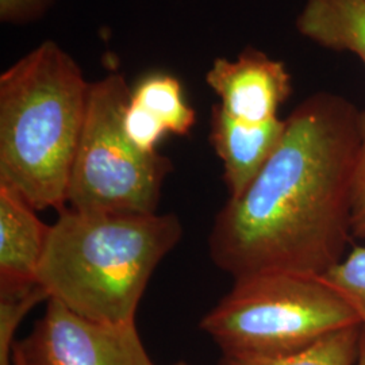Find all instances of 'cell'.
<instances>
[{
	"label": "cell",
	"instance_id": "obj_1",
	"mask_svg": "<svg viewBox=\"0 0 365 365\" xmlns=\"http://www.w3.org/2000/svg\"><path fill=\"white\" fill-rule=\"evenodd\" d=\"M360 111L318 92L286 119V130L256 179L217 214L212 262L235 279L265 271L327 274L345 257Z\"/></svg>",
	"mask_w": 365,
	"mask_h": 365
},
{
	"label": "cell",
	"instance_id": "obj_2",
	"mask_svg": "<svg viewBox=\"0 0 365 365\" xmlns=\"http://www.w3.org/2000/svg\"><path fill=\"white\" fill-rule=\"evenodd\" d=\"M175 214L60 210L51 225L37 284L49 299L106 324H135L157 265L182 240Z\"/></svg>",
	"mask_w": 365,
	"mask_h": 365
},
{
	"label": "cell",
	"instance_id": "obj_3",
	"mask_svg": "<svg viewBox=\"0 0 365 365\" xmlns=\"http://www.w3.org/2000/svg\"><path fill=\"white\" fill-rule=\"evenodd\" d=\"M91 83L54 41L0 76V182L37 210L66 209Z\"/></svg>",
	"mask_w": 365,
	"mask_h": 365
},
{
	"label": "cell",
	"instance_id": "obj_4",
	"mask_svg": "<svg viewBox=\"0 0 365 365\" xmlns=\"http://www.w3.org/2000/svg\"><path fill=\"white\" fill-rule=\"evenodd\" d=\"M353 325L357 314L322 276L265 271L235 279L199 327L225 357L268 360Z\"/></svg>",
	"mask_w": 365,
	"mask_h": 365
},
{
	"label": "cell",
	"instance_id": "obj_5",
	"mask_svg": "<svg viewBox=\"0 0 365 365\" xmlns=\"http://www.w3.org/2000/svg\"><path fill=\"white\" fill-rule=\"evenodd\" d=\"M131 90L120 73L91 83L87 114L68 184L66 205L84 212L155 214L168 157L144 153L123 130Z\"/></svg>",
	"mask_w": 365,
	"mask_h": 365
},
{
	"label": "cell",
	"instance_id": "obj_6",
	"mask_svg": "<svg viewBox=\"0 0 365 365\" xmlns=\"http://www.w3.org/2000/svg\"><path fill=\"white\" fill-rule=\"evenodd\" d=\"M22 365H155L135 324H106L46 302L43 317L26 339L15 342Z\"/></svg>",
	"mask_w": 365,
	"mask_h": 365
},
{
	"label": "cell",
	"instance_id": "obj_7",
	"mask_svg": "<svg viewBox=\"0 0 365 365\" xmlns=\"http://www.w3.org/2000/svg\"><path fill=\"white\" fill-rule=\"evenodd\" d=\"M206 81L230 117L247 123L277 119L279 108L292 93V80L284 63L248 48L235 60L217 58Z\"/></svg>",
	"mask_w": 365,
	"mask_h": 365
},
{
	"label": "cell",
	"instance_id": "obj_8",
	"mask_svg": "<svg viewBox=\"0 0 365 365\" xmlns=\"http://www.w3.org/2000/svg\"><path fill=\"white\" fill-rule=\"evenodd\" d=\"M24 196L0 182V298L25 295L37 286L51 225Z\"/></svg>",
	"mask_w": 365,
	"mask_h": 365
},
{
	"label": "cell",
	"instance_id": "obj_9",
	"mask_svg": "<svg viewBox=\"0 0 365 365\" xmlns=\"http://www.w3.org/2000/svg\"><path fill=\"white\" fill-rule=\"evenodd\" d=\"M196 122L182 83L168 73H152L131 90L123 113V130L131 144L144 153H156L164 134L187 135Z\"/></svg>",
	"mask_w": 365,
	"mask_h": 365
},
{
	"label": "cell",
	"instance_id": "obj_10",
	"mask_svg": "<svg viewBox=\"0 0 365 365\" xmlns=\"http://www.w3.org/2000/svg\"><path fill=\"white\" fill-rule=\"evenodd\" d=\"M286 130V119L247 123L214 105L210 119V143L223 165L229 197L241 195L264 168Z\"/></svg>",
	"mask_w": 365,
	"mask_h": 365
},
{
	"label": "cell",
	"instance_id": "obj_11",
	"mask_svg": "<svg viewBox=\"0 0 365 365\" xmlns=\"http://www.w3.org/2000/svg\"><path fill=\"white\" fill-rule=\"evenodd\" d=\"M297 30L325 49L353 53L365 66V0H306Z\"/></svg>",
	"mask_w": 365,
	"mask_h": 365
},
{
	"label": "cell",
	"instance_id": "obj_12",
	"mask_svg": "<svg viewBox=\"0 0 365 365\" xmlns=\"http://www.w3.org/2000/svg\"><path fill=\"white\" fill-rule=\"evenodd\" d=\"M361 337V325H353L334 331L312 346L286 357L253 360L222 356L220 365H357Z\"/></svg>",
	"mask_w": 365,
	"mask_h": 365
},
{
	"label": "cell",
	"instance_id": "obj_13",
	"mask_svg": "<svg viewBox=\"0 0 365 365\" xmlns=\"http://www.w3.org/2000/svg\"><path fill=\"white\" fill-rule=\"evenodd\" d=\"M322 277L351 304L365 333V247L353 249Z\"/></svg>",
	"mask_w": 365,
	"mask_h": 365
},
{
	"label": "cell",
	"instance_id": "obj_14",
	"mask_svg": "<svg viewBox=\"0 0 365 365\" xmlns=\"http://www.w3.org/2000/svg\"><path fill=\"white\" fill-rule=\"evenodd\" d=\"M48 300V292L38 284L25 295L0 298V365H14V339L18 327L33 307Z\"/></svg>",
	"mask_w": 365,
	"mask_h": 365
},
{
	"label": "cell",
	"instance_id": "obj_15",
	"mask_svg": "<svg viewBox=\"0 0 365 365\" xmlns=\"http://www.w3.org/2000/svg\"><path fill=\"white\" fill-rule=\"evenodd\" d=\"M351 232L352 237L365 238V110L360 111V143L353 170Z\"/></svg>",
	"mask_w": 365,
	"mask_h": 365
},
{
	"label": "cell",
	"instance_id": "obj_16",
	"mask_svg": "<svg viewBox=\"0 0 365 365\" xmlns=\"http://www.w3.org/2000/svg\"><path fill=\"white\" fill-rule=\"evenodd\" d=\"M54 0H0V19L6 24H27L39 19Z\"/></svg>",
	"mask_w": 365,
	"mask_h": 365
},
{
	"label": "cell",
	"instance_id": "obj_17",
	"mask_svg": "<svg viewBox=\"0 0 365 365\" xmlns=\"http://www.w3.org/2000/svg\"><path fill=\"white\" fill-rule=\"evenodd\" d=\"M357 365H365V333L363 330V337H361V348H360V357Z\"/></svg>",
	"mask_w": 365,
	"mask_h": 365
},
{
	"label": "cell",
	"instance_id": "obj_18",
	"mask_svg": "<svg viewBox=\"0 0 365 365\" xmlns=\"http://www.w3.org/2000/svg\"><path fill=\"white\" fill-rule=\"evenodd\" d=\"M173 365H190V364H187V363H184V361H180V363H176V364H173Z\"/></svg>",
	"mask_w": 365,
	"mask_h": 365
},
{
	"label": "cell",
	"instance_id": "obj_19",
	"mask_svg": "<svg viewBox=\"0 0 365 365\" xmlns=\"http://www.w3.org/2000/svg\"><path fill=\"white\" fill-rule=\"evenodd\" d=\"M14 365H22V364H19V363H18V361H15V360H14Z\"/></svg>",
	"mask_w": 365,
	"mask_h": 365
}]
</instances>
